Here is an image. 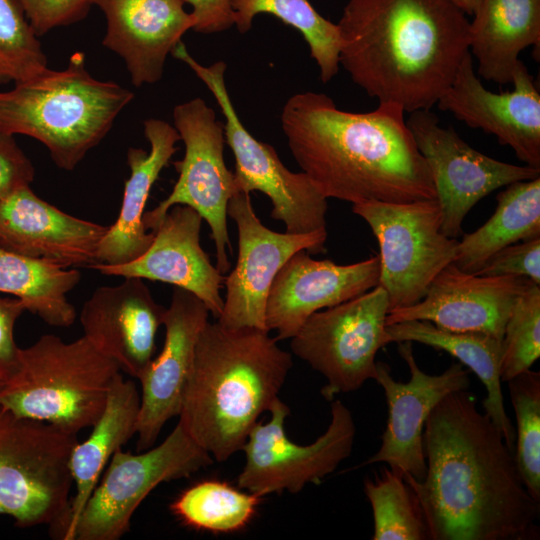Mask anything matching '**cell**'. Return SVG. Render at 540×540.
<instances>
[{"mask_svg": "<svg viewBox=\"0 0 540 540\" xmlns=\"http://www.w3.org/2000/svg\"><path fill=\"white\" fill-rule=\"evenodd\" d=\"M171 55L184 62L205 84L224 115L225 141L235 159L237 192L265 194L272 204L270 216L281 221L287 233L327 231V198L304 172L286 168L273 146L257 140L241 122L226 87V63L217 61L204 66L188 53L182 41Z\"/></svg>", "mask_w": 540, "mask_h": 540, "instance_id": "obj_8", "label": "cell"}, {"mask_svg": "<svg viewBox=\"0 0 540 540\" xmlns=\"http://www.w3.org/2000/svg\"><path fill=\"white\" fill-rule=\"evenodd\" d=\"M165 310L143 279L124 277L117 285L97 288L84 302L79 319L83 336L139 379L153 359Z\"/></svg>", "mask_w": 540, "mask_h": 540, "instance_id": "obj_22", "label": "cell"}, {"mask_svg": "<svg viewBox=\"0 0 540 540\" xmlns=\"http://www.w3.org/2000/svg\"><path fill=\"white\" fill-rule=\"evenodd\" d=\"M475 274L521 276L540 285V237L506 246L495 253Z\"/></svg>", "mask_w": 540, "mask_h": 540, "instance_id": "obj_37", "label": "cell"}, {"mask_svg": "<svg viewBox=\"0 0 540 540\" xmlns=\"http://www.w3.org/2000/svg\"><path fill=\"white\" fill-rule=\"evenodd\" d=\"M5 380L3 378L0 377V388L2 387V385L4 384Z\"/></svg>", "mask_w": 540, "mask_h": 540, "instance_id": "obj_43", "label": "cell"}, {"mask_svg": "<svg viewBox=\"0 0 540 540\" xmlns=\"http://www.w3.org/2000/svg\"><path fill=\"white\" fill-rule=\"evenodd\" d=\"M143 126L150 151L135 147L127 151L130 176L125 181L119 215L99 244L97 264L128 263L141 256L153 240V232L143 223L144 209L153 184L177 151L180 136L174 126L161 119L149 118Z\"/></svg>", "mask_w": 540, "mask_h": 540, "instance_id": "obj_25", "label": "cell"}, {"mask_svg": "<svg viewBox=\"0 0 540 540\" xmlns=\"http://www.w3.org/2000/svg\"><path fill=\"white\" fill-rule=\"evenodd\" d=\"M106 18L102 45L125 62L135 87L158 82L167 56L193 30L184 0H88Z\"/></svg>", "mask_w": 540, "mask_h": 540, "instance_id": "obj_24", "label": "cell"}, {"mask_svg": "<svg viewBox=\"0 0 540 540\" xmlns=\"http://www.w3.org/2000/svg\"><path fill=\"white\" fill-rule=\"evenodd\" d=\"M496 199L493 215L458 242L453 263L464 272L475 274L506 246L540 237V177L511 183Z\"/></svg>", "mask_w": 540, "mask_h": 540, "instance_id": "obj_29", "label": "cell"}, {"mask_svg": "<svg viewBox=\"0 0 540 540\" xmlns=\"http://www.w3.org/2000/svg\"><path fill=\"white\" fill-rule=\"evenodd\" d=\"M109 226L74 217L26 186L0 200V247L63 267L97 264Z\"/></svg>", "mask_w": 540, "mask_h": 540, "instance_id": "obj_23", "label": "cell"}, {"mask_svg": "<svg viewBox=\"0 0 540 540\" xmlns=\"http://www.w3.org/2000/svg\"><path fill=\"white\" fill-rule=\"evenodd\" d=\"M227 216L237 227L238 258L235 268L224 279L226 296L216 320L229 328L267 330L266 301L277 272L298 251L324 252L327 231L275 232L262 224L252 206L250 193L245 192H237L230 198Z\"/></svg>", "mask_w": 540, "mask_h": 540, "instance_id": "obj_15", "label": "cell"}, {"mask_svg": "<svg viewBox=\"0 0 540 540\" xmlns=\"http://www.w3.org/2000/svg\"><path fill=\"white\" fill-rule=\"evenodd\" d=\"M209 309L193 293L173 286L165 310L161 352L138 379L141 383L137 450L154 446L168 420L178 416L192 369L196 343L208 322Z\"/></svg>", "mask_w": 540, "mask_h": 540, "instance_id": "obj_20", "label": "cell"}, {"mask_svg": "<svg viewBox=\"0 0 540 540\" xmlns=\"http://www.w3.org/2000/svg\"><path fill=\"white\" fill-rule=\"evenodd\" d=\"M406 121L434 182L443 214L442 231L463 234L468 212L496 189L540 177V170L491 158L469 146L452 128L440 126L430 110L410 113Z\"/></svg>", "mask_w": 540, "mask_h": 540, "instance_id": "obj_14", "label": "cell"}, {"mask_svg": "<svg viewBox=\"0 0 540 540\" xmlns=\"http://www.w3.org/2000/svg\"><path fill=\"white\" fill-rule=\"evenodd\" d=\"M269 331L207 322L195 347L178 423L214 460L243 449L278 399L292 356Z\"/></svg>", "mask_w": 540, "mask_h": 540, "instance_id": "obj_4", "label": "cell"}, {"mask_svg": "<svg viewBox=\"0 0 540 540\" xmlns=\"http://www.w3.org/2000/svg\"><path fill=\"white\" fill-rule=\"evenodd\" d=\"M173 123L185 146L182 160L174 162L179 176L171 193L143 215L145 228L153 232L174 205L196 210L208 223L215 246L216 268L230 269L227 248L232 246L227 228V206L237 193L234 174L224 159V125L202 98L178 104Z\"/></svg>", "mask_w": 540, "mask_h": 540, "instance_id": "obj_10", "label": "cell"}, {"mask_svg": "<svg viewBox=\"0 0 540 540\" xmlns=\"http://www.w3.org/2000/svg\"><path fill=\"white\" fill-rule=\"evenodd\" d=\"M212 456L177 423L158 446L131 454L118 449L90 495L72 540H118L159 484L187 478L213 463Z\"/></svg>", "mask_w": 540, "mask_h": 540, "instance_id": "obj_12", "label": "cell"}, {"mask_svg": "<svg viewBox=\"0 0 540 540\" xmlns=\"http://www.w3.org/2000/svg\"><path fill=\"white\" fill-rule=\"evenodd\" d=\"M81 273L48 260L21 255L0 247V293L22 301L26 310L54 327H69L76 318L66 295Z\"/></svg>", "mask_w": 540, "mask_h": 540, "instance_id": "obj_30", "label": "cell"}, {"mask_svg": "<svg viewBox=\"0 0 540 540\" xmlns=\"http://www.w3.org/2000/svg\"><path fill=\"white\" fill-rule=\"evenodd\" d=\"M77 434L0 408V515L20 528H67Z\"/></svg>", "mask_w": 540, "mask_h": 540, "instance_id": "obj_7", "label": "cell"}, {"mask_svg": "<svg viewBox=\"0 0 540 540\" xmlns=\"http://www.w3.org/2000/svg\"><path fill=\"white\" fill-rule=\"evenodd\" d=\"M379 256L348 265L315 260L305 250L292 255L277 272L265 308L267 330L276 339L296 335L315 312L353 299L378 285Z\"/></svg>", "mask_w": 540, "mask_h": 540, "instance_id": "obj_19", "label": "cell"}, {"mask_svg": "<svg viewBox=\"0 0 540 540\" xmlns=\"http://www.w3.org/2000/svg\"><path fill=\"white\" fill-rule=\"evenodd\" d=\"M469 22V52L478 74L500 85L510 83L519 54L539 46L540 0H480Z\"/></svg>", "mask_w": 540, "mask_h": 540, "instance_id": "obj_26", "label": "cell"}, {"mask_svg": "<svg viewBox=\"0 0 540 540\" xmlns=\"http://www.w3.org/2000/svg\"><path fill=\"white\" fill-rule=\"evenodd\" d=\"M540 356V285L532 283L516 300L505 325L501 381L528 370Z\"/></svg>", "mask_w": 540, "mask_h": 540, "instance_id": "obj_36", "label": "cell"}, {"mask_svg": "<svg viewBox=\"0 0 540 540\" xmlns=\"http://www.w3.org/2000/svg\"><path fill=\"white\" fill-rule=\"evenodd\" d=\"M261 500L262 497L243 492L226 482L204 480L182 492L170 508L186 526L229 533L248 525Z\"/></svg>", "mask_w": 540, "mask_h": 540, "instance_id": "obj_32", "label": "cell"}, {"mask_svg": "<svg viewBox=\"0 0 540 540\" xmlns=\"http://www.w3.org/2000/svg\"><path fill=\"white\" fill-rule=\"evenodd\" d=\"M271 418L257 422L243 446L245 464L238 476L240 489L263 497L284 491L297 493L307 484H319L352 452L356 426L351 411L340 400L331 401V421L313 443L299 445L286 435L289 407L279 398Z\"/></svg>", "mask_w": 540, "mask_h": 540, "instance_id": "obj_13", "label": "cell"}, {"mask_svg": "<svg viewBox=\"0 0 540 540\" xmlns=\"http://www.w3.org/2000/svg\"><path fill=\"white\" fill-rule=\"evenodd\" d=\"M47 57L17 0H0V85L34 78Z\"/></svg>", "mask_w": 540, "mask_h": 540, "instance_id": "obj_35", "label": "cell"}, {"mask_svg": "<svg viewBox=\"0 0 540 540\" xmlns=\"http://www.w3.org/2000/svg\"><path fill=\"white\" fill-rule=\"evenodd\" d=\"M352 211L366 221L378 241L377 286L386 291L390 310L419 302L435 277L455 261L459 241L443 233L437 199L370 200L352 204Z\"/></svg>", "mask_w": 540, "mask_h": 540, "instance_id": "obj_9", "label": "cell"}, {"mask_svg": "<svg viewBox=\"0 0 540 540\" xmlns=\"http://www.w3.org/2000/svg\"><path fill=\"white\" fill-rule=\"evenodd\" d=\"M140 393L135 383L119 373L113 380L102 414L84 442L71 453L70 470L75 484L67 528L62 539L72 540L77 521L112 455L137 433Z\"/></svg>", "mask_w": 540, "mask_h": 540, "instance_id": "obj_27", "label": "cell"}, {"mask_svg": "<svg viewBox=\"0 0 540 540\" xmlns=\"http://www.w3.org/2000/svg\"><path fill=\"white\" fill-rule=\"evenodd\" d=\"M371 505L373 540H428L429 533L419 500L403 475L384 467L364 480Z\"/></svg>", "mask_w": 540, "mask_h": 540, "instance_id": "obj_33", "label": "cell"}, {"mask_svg": "<svg viewBox=\"0 0 540 540\" xmlns=\"http://www.w3.org/2000/svg\"><path fill=\"white\" fill-rule=\"evenodd\" d=\"M469 22L451 0H349L339 63L379 103L430 110L469 52Z\"/></svg>", "mask_w": 540, "mask_h": 540, "instance_id": "obj_3", "label": "cell"}, {"mask_svg": "<svg viewBox=\"0 0 540 540\" xmlns=\"http://www.w3.org/2000/svg\"><path fill=\"white\" fill-rule=\"evenodd\" d=\"M24 311L26 308L18 298L0 297V377L5 381L19 366L20 348L14 340V327Z\"/></svg>", "mask_w": 540, "mask_h": 540, "instance_id": "obj_40", "label": "cell"}, {"mask_svg": "<svg viewBox=\"0 0 540 540\" xmlns=\"http://www.w3.org/2000/svg\"><path fill=\"white\" fill-rule=\"evenodd\" d=\"M398 352L409 368L410 379L396 381L386 363L376 362L373 380L384 391L388 418L379 450L364 465L385 463L403 477L421 481L426 473L423 446L426 420L446 395L469 388V370L459 362L441 374L431 375L418 366L412 342L398 343Z\"/></svg>", "mask_w": 540, "mask_h": 540, "instance_id": "obj_16", "label": "cell"}, {"mask_svg": "<svg viewBox=\"0 0 540 540\" xmlns=\"http://www.w3.org/2000/svg\"><path fill=\"white\" fill-rule=\"evenodd\" d=\"M465 14L472 15L480 0H451Z\"/></svg>", "mask_w": 540, "mask_h": 540, "instance_id": "obj_42", "label": "cell"}, {"mask_svg": "<svg viewBox=\"0 0 540 540\" xmlns=\"http://www.w3.org/2000/svg\"><path fill=\"white\" fill-rule=\"evenodd\" d=\"M203 218L186 205L172 206L153 231L149 248L119 265L95 264L104 275L138 277L183 288L197 296L218 319L224 305L220 290L225 277L201 247Z\"/></svg>", "mask_w": 540, "mask_h": 540, "instance_id": "obj_21", "label": "cell"}, {"mask_svg": "<svg viewBox=\"0 0 540 540\" xmlns=\"http://www.w3.org/2000/svg\"><path fill=\"white\" fill-rule=\"evenodd\" d=\"M133 98L118 83L94 78L85 54L77 51L65 69L48 68L0 92V132L38 140L57 167L71 171L104 139Z\"/></svg>", "mask_w": 540, "mask_h": 540, "instance_id": "obj_5", "label": "cell"}, {"mask_svg": "<svg viewBox=\"0 0 540 540\" xmlns=\"http://www.w3.org/2000/svg\"><path fill=\"white\" fill-rule=\"evenodd\" d=\"M532 283L521 276L468 273L451 263L435 277L419 302L390 310L386 325L425 320L444 330L483 333L502 341L517 298Z\"/></svg>", "mask_w": 540, "mask_h": 540, "instance_id": "obj_18", "label": "cell"}, {"mask_svg": "<svg viewBox=\"0 0 540 540\" xmlns=\"http://www.w3.org/2000/svg\"><path fill=\"white\" fill-rule=\"evenodd\" d=\"M507 383L516 418V466L526 489L540 503V373L530 368Z\"/></svg>", "mask_w": 540, "mask_h": 540, "instance_id": "obj_34", "label": "cell"}, {"mask_svg": "<svg viewBox=\"0 0 540 540\" xmlns=\"http://www.w3.org/2000/svg\"><path fill=\"white\" fill-rule=\"evenodd\" d=\"M404 113L393 103L347 112L327 95L307 91L286 101L281 125L302 172L327 199L352 204L437 199Z\"/></svg>", "mask_w": 540, "mask_h": 540, "instance_id": "obj_2", "label": "cell"}, {"mask_svg": "<svg viewBox=\"0 0 540 540\" xmlns=\"http://www.w3.org/2000/svg\"><path fill=\"white\" fill-rule=\"evenodd\" d=\"M388 343L417 342L442 350L469 368L482 382L486 397L485 414L514 451L515 428L508 417L501 387L502 341L483 333L452 332L425 320H408L386 325Z\"/></svg>", "mask_w": 540, "mask_h": 540, "instance_id": "obj_28", "label": "cell"}, {"mask_svg": "<svg viewBox=\"0 0 540 540\" xmlns=\"http://www.w3.org/2000/svg\"><path fill=\"white\" fill-rule=\"evenodd\" d=\"M426 473L405 476L432 540H530L540 503L526 489L514 451L467 389L446 395L423 431Z\"/></svg>", "mask_w": 540, "mask_h": 540, "instance_id": "obj_1", "label": "cell"}, {"mask_svg": "<svg viewBox=\"0 0 540 540\" xmlns=\"http://www.w3.org/2000/svg\"><path fill=\"white\" fill-rule=\"evenodd\" d=\"M34 176V166L14 136L0 132V200L30 186Z\"/></svg>", "mask_w": 540, "mask_h": 540, "instance_id": "obj_39", "label": "cell"}, {"mask_svg": "<svg viewBox=\"0 0 540 540\" xmlns=\"http://www.w3.org/2000/svg\"><path fill=\"white\" fill-rule=\"evenodd\" d=\"M232 0H184L192 6L196 24L193 30L202 34L225 31L234 26Z\"/></svg>", "mask_w": 540, "mask_h": 540, "instance_id": "obj_41", "label": "cell"}, {"mask_svg": "<svg viewBox=\"0 0 540 540\" xmlns=\"http://www.w3.org/2000/svg\"><path fill=\"white\" fill-rule=\"evenodd\" d=\"M234 26L248 32L258 14H270L301 33L316 62L320 79L329 82L339 70V30L308 0H232Z\"/></svg>", "mask_w": 540, "mask_h": 540, "instance_id": "obj_31", "label": "cell"}, {"mask_svg": "<svg viewBox=\"0 0 540 540\" xmlns=\"http://www.w3.org/2000/svg\"><path fill=\"white\" fill-rule=\"evenodd\" d=\"M120 371L84 336L65 342L45 334L20 348L18 369L0 388V408L78 434L99 419Z\"/></svg>", "mask_w": 540, "mask_h": 540, "instance_id": "obj_6", "label": "cell"}, {"mask_svg": "<svg viewBox=\"0 0 540 540\" xmlns=\"http://www.w3.org/2000/svg\"><path fill=\"white\" fill-rule=\"evenodd\" d=\"M511 82L512 91L487 90L475 74L468 52L436 104L468 126L494 135L500 144L511 147L519 160L540 170V94L521 60Z\"/></svg>", "mask_w": 540, "mask_h": 540, "instance_id": "obj_17", "label": "cell"}, {"mask_svg": "<svg viewBox=\"0 0 540 540\" xmlns=\"http://www.w3.org/2000/svg\"><path fill=\"white\" fill-rule=\"evenodd\" d=\"M386 291L380 286L313 313L291 338L292 352L326 379L322 396L358 390L376 373V355L389 344Z\"/></svg>", "mask_w": 540, "mask_h": 540, "instance_id": "obj_11", "label": "cell"}, {"mask_svg": "<svg viewBox=\"0 0 540 540\" xmlns=\"http://www.w3.org/2000/svg\"><path fill=\"white\" fill-rule=\"evenodd\" d=\"M37 37L56 27L84 19L91 7L88 0H17Z\"/></svg>", "mask_w": 540, "mask_h": 540, "instance_id": "obj_38", "label": "cell"}]
</instances>
